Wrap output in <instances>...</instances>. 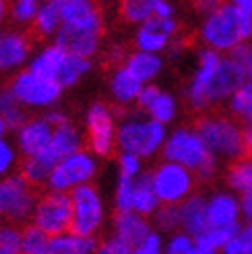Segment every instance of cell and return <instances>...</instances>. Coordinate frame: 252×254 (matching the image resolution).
<instances>
[{"instance_id": "obj_19", "label": "cell", "mask_w": 252, "mask_h": 254, "mask_svg": "<svg viewBox=\"0 0 252 254\" xmlns=\"http://www.w3.org/2000/svg\"><path fill=\"white\" fill-rule=\"evenodd\" d=\"M81 149H83V134H81V130L77 128V126L68 120L66 124L54 128L52 143L48 145V149L42 155H46L54 166H58L64 157L77 153V151H81Z\"/></svg>"}, {"instance_id": "obj_35", "label": "cell", "mask_w": 252, "mask_h": 254, "mask_svg": "<svg viewBox=\"0 0 252 254\" xmlns=\"http://www.w3.org/2000/svg\"><path fill=\"white\" fill-rule=\"evenodd\" d=\"M44 0H12L10 2V17L15 19V23H33L37 17Z\"/></svg>"}, {"instance_id": "obj_43", "label": "cell", "mask_w": 252, "mask_h": 254, "mask_svg": "<svg viewBox=\"0 0 252 254\" xmlns=\"http://www.w3.org/2000/svg\"><path fill=\"white\" fill-rule=\"evenodd\" d=\"M95 254H132V248L126 246L124 242H120L118 238L110 236V238H106V240L99 242Z\"/></svg>"}, {"instance_id": "obj_17", "label": "cell", "mask_w": 252, "mask_h": 254, "mask_svg": "<svg viewBox=\"0 0 252 254\" xmlns=\"http://www.w3.org/2000/svg\"><path fill=\"white\" fill-rule=\"evenodd\" d=\"M31 42L29 37L15 29H0V70H19L29 62Z\"/></svg>"}, {"instance_id": "obj_53", "label": "cell", "mask_w": 252, "mask_h": 254, "mask_svg": "<svg viewBox=\"0 0 252 254\" xmlns=\"http://www.w3.org/2000/svg\"><path fill=\"white\" fill-rule=\"evenodd\" d=\"M217 2H225V0H217Z\"/></svg>"}, {"instance_id": "obj_5", "label": "cell", "mask_w": 252, "mask_h": 254, "mask_svg": "<svg viewBox=\"0 0 252 254\" xmlns=\"http://www.w3.org/2000/svg\"><path fill=\"white\" fill-rule=\"evenodd\" d=\"M168 134V126L155 122L147 114L128 112L118 122L116 147L120 149V153H132L145 161L161 153Z\"/></svg>"}, {"instance_id": "obj_7", "label": "cell", "mask_w": 252, "mask_h": 254, "mask_svg": "<svg viewBox=\"0 0 252 254\" xmlns=\"http://www.w3.org/2000/svg\"><path fill=\"white\" fill-rule=\"evenodd\" d=\"M72 200V234H79L83 238H97V234L104 230L108 211L102 192L93 186L87 184L70 192Z\"/></svg>"}, {"instance_id": "obj_47", "label": "cell", "mask_w": 252, "mask_h": 254, "mask_svg": "<svg viewBox=\"0 0 252 254\" xmlns=\"http://www.w3.org/2000/svg\"><path fill=\"white\" fill-rule=\"evenodd\" d=\"M188 254H221V252L215 250L213 246H209V244H205V242H200V240H194V244H192V248Z\"/></svg>"}, {"instance_id": "obj_23", "label": "cell", "mask_w": 252, "mask_h": 254, "mask_svg": "<svg viewBox=\"0 0 252 254\" xmlns=\"http://www.w3.org/2000/svg\"><path fill=\"white\" fill-rule=\"evenodd\" d=\"M124 66L143 85H149L151 81H155L159 77V72L163 70V58H161V54H149V52H141V50H134V52H130L128 58H126Z\"/></svg>"}, {"instance_id": "obj_36", "label": "cell", "mask_w": 252, "mask_h": 254, "mask_svg": "<svg viewBox=\"0 0 252 254\" xmlns=\"http://www.w3.org/2000/svg\"><path fill=\"white\" fill-rule=\"evenodd\" d=\"M50 242V238L35 225L23 227V254H40Z\"/></svg>"}, {"instance_id": "obj_39", "label": "cell", "mask_w": 252, "mask_h": 254, "mask_svg": "<svg viewBox=\"0 0 252 254\" xmlns=\"http://www.w3.org/2000/svg\"><path fill=\"white\" fill-rule=\"evenodd\" d=\"M145 174L143 170V159L132 153H120L118 155V176L120 178H141Z\"/></svg>"}, {"instance_id": "obj_12", "label": "cell", "mask_w": 252, "mask_h": 254, "mask_svg": "<svg viewBox=\"0 0 252 254\" xmlns=\"http://www.w3.org/2000/svg\"><path fill=\"white\" fill-rule=\"evenodd\" d=\"M10 91L21 101L25 108L37 110H52L62 95V89L56 81H50L44 77H37L29 68L19 70V74L10 83Z\"/></svg>"}, {"instance_id": "obj_40", "label": "cell", "mask_w": 252, "mask_h": 254, "mask_svg": "<svg viewBox=\"0 0 252 254\" xmlns=\"http://www.w3.org/2000/svg\"><path fill=\"white\" fill-rule=\"evenodd\" d=\"M194 244V238H190L184 232H176L166 240V248L163 254H188Z\"/></svg>"}, {"instance_id": "obj_45", "label": "cell", "mask_w": 252, "mask_h": 254, "mask_svg": "<svg viewBox=\"0 0 252 254\" xmlns=\"http://www.w3.org/2000/svg\"><path fill=\"white\" fill-rule=\"evenodd\" d=\"M44 118L50 122V124H52L54 126V128H58V126H62V124H66L68 122V116H66V114L64 112H60V110H48L46 114H44Z\"/></svg>"}, {"instance_id": "obj_50", "label": "cell", "mask_w": 252, "mask_h": 254, "mask_svg": "<svg viewBox=\"0 0 252 254\" xmlns=\"http://www.w3.org/2000/svg\"><path fill=\"white\" fill-rule=\"evenodd\" d=\"M230 2L238 4L240 8H246V10H252V0H230Z\"/></svg>"}, {"instance_id": "obj_42", "label": "cell", "mask_w": 252, "mask_h": 254, "mask_svg": "<svg viewBox=\"0 0 252 254\" xmlns=\"http://www.w3.org/2000/svg\"><path fill=\"white\" fill-rule=\"evenodd\" d=\"M159 95H161V89H159L157 85H153V83L145 85V87H143V91H141V95H138V99H136V108H138V112L149 114L151 108L155 106V101H157Z\"/></svg>"}, {"instance_id": "obj_44", "label": "cell", "mask_w": 252, "mask_h": 254, "mask_svg": "<svg viewBox=\"0 0 252 254\" xmlns=\"http://www.w3.org/2000/svg\"><path fill=\"white\" fill-rule=\"evenodd\" d=\"M155 17L157 19H176V6L172 0H161L155 8Z\"/></svg>"}, {"instance_id": "obj_10", "label": "cell", "mask_w": 252, "mask_h": 254, "mask_svg": "<svg viewBox=\"0 0 252 254\" xmlns=\"http://www.w3.org/2000/svg\"><path fill=\"white\" fill-rule=\"evenodd\" d=\"M95 174H97V157L89 149H81L77 153L64 157L52 170V176H50L46 188L52 190V192L70 194L72 190L91 184Z\"/></svg>"}, {"instance_id": "obj_25", "label": "cell", "mask_w": 252, "mask_h": 254, "mask_svg": "<svg viewBox=\"0 0 252 254\" xmlns=\"http://www.w3.org/2000/svg\"><path fill=\"white\" fill-rule=\"evenodd\" d=\"M62 6H64V0H44L42 2L37 17L33 21L35 31L42 37H56V33L60 31Z\"/></svg>"}, {"instance_id": "obj_48", "label": "cell", "mask_w": 252, "mask_h": 254, "mask_svg": "<svg viewBox=\"0 0 252 254\" xmlns=\"http://www.w3.org/2000/svg\"><path fill=\"white\" fill-rule=\"evenodd\" d=\"M246 155L252 157V124L246 126Z\"/></svg>"}, {"instance_id": "obj_1", "label": "cell", "mask_w": 252, "mask_h": 254, "mask_svg": "<svg viewBox=\"0 0 252 254\" xmlns=\"http://www.w3.org/2000/svg\"><path fill=\"white\" fill-rule=\"evenodd\" d=\"M244 81V74L228 54L203 46L196 54V70L186 87V101L194 112H205L230 101Z\"/></svg>"}, {"instance_id": "obj_32", "label": "cell", "mask_w": 252, "mask_h": 254, "mask_svg": "<svg viewBox=\"0 0 252 254\" xmlns=\"http://www.w3.org/2000/svg\"><path fill=\"white\" fill-rule=\"evenodd\" d=\"M176 114H178V101H176V97L168 91H161V95L155 101V106L151 108V112L147 116L153 118L159 124H163V126H168L170 122H174Z\"/></svg>"}, {"instance_id": "obj_3", "label": "cell", "mask_w": 252, "mask_h": 254, "mask_svg": "<svg viewBox=\"0 0 252 254\" xmlns=\"http://www.w3.org/2000/svg\"><path fill=\"white\" fill-rule=\"evenodd\" d=\"M200 40L205 48L219 54H230L238 46L252 42V10L234 2L219 4L200 25Z\"/></svg>"}, {"instance_id": "obj_21", "label": "cell", "mask_w": 252, "mask_h": 254, "mask_svg": "<svg viewBox=\"0 0 252 254\" xmlns=\"http://www.w3.org/2000/svg\"><path fill=\"white\" fill-rule=\"evenodd\" d=\"M66 58H68V52L62 50L60 46H56V44L44 46L40 52L29 60V70L33 74H37V77H44V79L58 83V77H60Z\"/></svg>"}, {"instance_id": "obj_37", "label": "cell", "mask_w": 252, "mask_h": 254, "mask_svg": "<svg viewBox=\"0 0 252 254\" xmlns=\"http://www.w3.org/2000/svg\"><path fill=\"white\" fill-rule=\"evenodd\" d=\"M19 161V149L17 145H12L10 141L2 138L0 141V180L6 176H12Z\"/></svg>"}, {"instance_id": "obj_31", "label": "cell", "mask_w": 252, "mask_h": 254, "mask_svg": "<svg viewBox=\"0 0 252 254\" xmlns=\"http://www.w3.org/2000/svg\"><path fill=\"white\" fill-rule=\"evenodd\" d=\"M153 221V230L159 234H176L180 232V209L176 205H161L155 215L151 217Z\"/></svg>"}, {"instance_id": "obj_18", "label": "cell", "mask_w": 252, "mask_h": 254, "mask_svg": "<svg viewBox=\"0 0 252 254\" xmlns=\"http://www.w3.org/2000/svg\"><path fill=\"white\" fill-rule=\"evenodd\" d=\"M151 232H153L151 219L138 213L124 211V213H114V217H112V236L130 248L141 244Z\"/></svg>"}, {"instance_id": "obj_24", "label": "cell", "mask_w": 252, "mask_h": 254, "mask_svg": "<svg viewBox=\"0 0 252 254\" xmlns=\"http://www.w3.org/2000/svg\"><path fill=\"white\" fill-rule=\"evenodd\" d=\"M161 207V202L153 190L151 184V174L145 172L141 178L134 180V188H132V213H138L143 217H153L155 211Z\"/></svg>"}, {"instance_id": "obj_16", "label": "cell", "mask_w": 252, "mask_h": 254, "mask_svg": "<svg viewBox=\"0 0 252 254\" xmlns=\"http://www.w3.org/2000/svg\"><path fill=\"white\" fill-rule=\"evenodd\" d=\"M54 136V126L44 116L29 118L21 128L15 132V145L23 157L40 155L48 149Z\"/></svg>"}, {"instance_id": "obj_9", "label": "cell", "mask_w": 252, "mask_h": 254, "mask_svg": "<svg viewBox=\"0 0 252 254\" xmlns=\"http://www.w3.org/2000/svg\"><path fill=\"white\" fill-rule=\"evenodd\" d=\"M151 174V184L159 198L161 205H182L186 198L194 194L196 188V176L178 163L172 161H161L149 172Z\"/></svg>"}, {"instance_id": "obj_6", "label": "cell", "mask_w": 252, "mask_h": 254, "mask_svg": "<svg viewBox=\"0 0 252 254\" xmlns=\"http://www.w3.org/2000/svg\"><path fill=\"white\" fill-rule=\"evenodd\" d=\"M194 128L217 161H238L246 157V128L236 118L209 114L198 118Z\"/></svg>"}, {"instance_id": "obj_51", "label": "cell", "mask_w": 252, "mask_h": 254, "mask_svg": "<svg viewBox=\"0 0 252 254\" xmlns=\"http://www.w3.org/2000/svg\"><path fill=\"white\" fill-rule=\"evenodd\" d=\"M6 130H8V126H6V122L2 120V116H0V141H2V138H6Z\"/></svg>"}, {"instance_id": "obj_11", "label": "cell", "mask_w": 252, "mask_h": 254, "mask_svg": "<svg viewBox=\"0 0 252 254\" xmlns=\"http://www.w3.org/2000/svg\"><path fill=\"white\" fill-rule=\"evenodd\" d=\"M31 225L42 230L48 238L68 234L72 227V200L70 194L46 190L37 198L31 215Z\"/></svg>"}, {"instance_id": "obj_52", "label": "cell", "mask_w": 252, "mask_h": 254, "mask_svg": "<svg viewBox=\"0 0 252 254\" xmlns=\"http://www.w3.org/2000/svg\"><path fill=\"white\" fill-rule=\"evenodd\" d=\"M40 254H58V252H56V250H54L52 246H50V242H48V246H46V248H44V250H42Z\"/></svg>"}, {"instance_id": "obj_4", "label": "cell", "mask_w": 252, "mask_h": 254, "mask_svg": "<svg viewBox=\"0 0 252 254\" xmlns=\"http://www.w3.org/2000/svg\"><path fill=\"white\" fill-rule=\"evenodd\" d=\"M163 161H172L190 170L196 180L211 182L219 172V161L211 155L205 141L200 138L198 130L192 126H178L168 134L163 145Z\"/></svg>"}, {"instance_id": "obj_46", "label": "cell", "mask_w": 252, "mask_h": 254, "mask_svg": "<svg viewBox=\"0 0 252 254\" xmlns=\"http://www.w3.org/2000/svg\"><path fill=\"white\" fill-rule=\"evenodd\" d=\"M240 205H242V219H244V223H252V192L240 196Z\"/></svg>"}, {"instance_id": "obj_2", "label": "cell", "mask_w": 252, "mask_h": 254, "mask_svg": "<svg viewBox=\"0 0 252 254\" xmlns=\"http://www.w3.org/2000/svg\"><path fill=\"white\" fill-rule=\"evenodd\" d=\"M104 17L97 0H64L62 25L54 44L68 54L93 60L102 46Z\"/></svg>"}, {"instance_id": "obj_13", "label": "cell", "mask_w": 252, "mask_h": 254, "mask_svg": "<svg viewBox=\"0 0 252 254\" xmlns=\"http://www.w3.org/2000/svg\"><path fill=\"white\" fill-rule=\"evenodd\" d=\"M87 143L95 157H110L116 149V120L106 104H93L85 116Z\"/></svg>"}, {"instance_id": "obj_28", "label": "cell", "mask_w": 252, "mask_h": 254, "mask_svg": "<svg viewBox=\"0 0 252 254\" xmlns=\"http://www.w3.org/2000/svg\"><path fill=\"white\" fill-rule=\"evenodd\" d=\"M161 0H122L120 12L126 23L143 25L155 17V8Z\"/></svg>"}, {"instance_id": "obj_30", "label": "cell", "mask_w": 252, "mask_h": 254, "mask_svg": "<svg viewBox=\"0 0 252 254\" xmlns=\"http://www.w3.org/2000/svg\"><path fill=\"white\" fill-rule=\"evenodd\" d=\"M89 70H91V60L68 54V58H66V62H64V66H62L60 77H58V85H60L62 89L77 85Z\"/></svg>"}, {"instance_id": "obj_38", "label": "cell", "mask_w": 252, "mask_h": 254, "mask_svg": "<svg viewBox=\"0 0 252 254\" xmlns=\"http://www.w3.org/2000/svg\"><path fill=\"white\" fill-rule=\"evenodd\" d=\"M228 56L234 60V64L240 68V72L244 74V79L250 81L252 79V42H246L242 46H238L236 50H232Z\"/></svg>"}, {"instance_id": "obj_26", "label": "cell", "mask_w": 252, "mask_h": 254, "mask_svg": "<svg viewBox=\"0 0 252 254\" xmlns=\"http://www.w3.org/2000/svg\"><path fill=\"white\" fill-rule=\"evenodd\" d=\"M225 182L234 194L244 196L252 192V157H242L234 163H230L225 172Z\"/></svg>"}, {"instance_id": "obj_8", "label": "cell", "mask_w": 252, "mask_h": 254, "mask_svg": "<svg viewBox=\"0 0 252 254\" xmlns=\"http://www.w3.org/2000/svg\"><path fill=\"white\" fill-rule=\"evenodd\" d=\"M35 188L21 174H12L0 180V223L19 225L31 221L37 205Z\"/></svg>"}, {"instance_id": "obj_33", "label": "cell", "mask_w": 252, "mask_h": 254, "mask_svg": "<svg viewBox=\"0 0 252 254\" xmlns=\"http://www.w3.org/2000/svg\"><path fill=\"white\" fill-rule=\"evenodd\" d=\"M0 254H23V230L12 223H0Z\"/></svg>"}, {"instance_id": "obj_20", "label": "cell", "mask_w": 252, "mask_h": 254, "mask_svg": "<svg viewBox=\"0 0 252 254\" xmlns=\"http://www.w3.org/2000/svg\"><path fill=\"white\" fill-rule=\"evenodd\" d=\"M180 209V232L188 234L190 238H198L207 232L209 219H207V196L203 194H192L186 198Z\"/></svg>"}, {"instance_id": "obj_15", "label": "cell", "mask_w": 252, "mask_h": 254, "mask_svg": "<svg viewBox=\"0 0 252 254\" xmlns=\"http://www.w3.org/2000/svg\"><path fill=\"white\" fill-rule=\"evenodd\" d=\"M207 219L209 227L215 230H238L242 225V205L240 196L232 190H217L207 196Z\"/></svg>"}, {"instance_id": "obj_14", "label": "cell", "mask_w": 252, "mask_h": 254, "mask_svg": "<svg viewBox=\"0 0 252 254\" xmlns=\"http://www.w3.org/2000/svg\"><path fill=\"white\" fill-rule=\"evenodd\" d=\"M178 33V19H149L147 23L138 25L134 33V46L141 52L161 54L170 48Z\"/></svg>"}, {"instance_id": "obj_27", "label": "cell", "mask_w": 252, "mask_h": 254, "mask_svg": "<svg viewBox=\"0 0 252 254\" xmlns=\"http://www.w3.org/2000/svg\"><path fill=\"white\" fill-rule=\"evenodd\" d=\"M0 116L6 122L8 130H19L21 126L27 122V108L15 97V93L10 91V87L0 91Z\"/></svg>"}, {"instance_id": "obj_34", "label": "cell", "mask_w": 252, "mask_h": 254, "mask_svg": "<svg viewBox=\"0 0 252 254\" xmlns=\"http://www.w3.org/2000/svg\"><path fill=\"white\" fill-rule=\"evenodd\" d=\"M221 254H252V223H242L221 248Z\"/></svg>"}, {"instance_id": "obj_22", "label": "cell", "mask_w": 252, "mask_h": 254, "mask_svg": "<svg viewBox=\"0 0 252 254\" xmlns=\"http://www.w3.org/2000/svg\"><path fill=\"white\" fill-rule=\"evenodd\" d=\"M143 87L145 85L138 81L124 64L122 66H116L114 72H112L110 91H112V97H114V101H116L118 106H122V108L134 106L138 95H141V91H143Z\"/></svg>"}, {"instance_id": "obj_41", "label": "cell", "mask_w": 252, "mask_h": 254, "mask_svg": "<svg viewBox=\"0 0 252 254\" xmlns=\"http://www.w3.org/2000/svg\"><path fill=\"white\" fill-rule=\"evenodd\" d=\"M163 248H166V240L159 232H151L141 244L132 248V254H163Z\"/></svg>"}, {"instance_id": "obj_49", "label": "cell", "mask_w": 252, "mask_h": 254, "mask_svg": "<svg viewBox=\"0 0 252 254\" xmlns=\"http://www.w3.org/2000/svg\"><path fill=\"white\" fill-rule=\"evenodd\" d=\"M6 12H8V0H0V29H2V23L6 19Z\"/></svg>"}, {"instance_id": "obj_29", "label": "cell", "mask_w": 252, "mask_h": 254, "mask_svg": "<svg viewBox=\"0 0 252 254\" xmlns=\"http://www.w3.org/2000/svg\"><path fill=\"white\" fill-rule=\"evenodd\" d=\"M228 108L238 122H244L246 126L252 124V79L242 83V87L228 101Z\"/></svg>"}]
</instances>
